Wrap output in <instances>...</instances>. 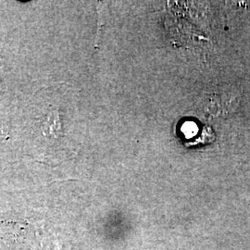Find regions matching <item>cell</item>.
Wrapping results in <instances>:
<instances>
[]
</instances>
